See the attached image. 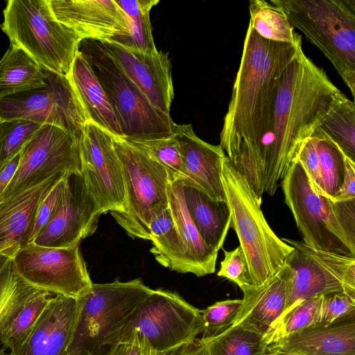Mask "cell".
<instances>
[{
    "mask_svg": "<svg viewBox=\"0 0 355 355\" xmlns=\"http://www.w3.org/2000/svg\"><path fill=\"white\" fill-rule=\"evenodd\" d=\"M300 47L302 42L291 44L265 39L248 24L219 145L250 187L261 141L270 130L283 76Z\"/></svg>",
    "mask_w": 355,
    "mask_h": 355,
    "instance_id": "obj_1",
    "label": "cell"
},
{
    "mask_svg": "<svg viewBox=\"0 0 355 355\" xmlns=\"http://www.w3.org/2000/svg\"><path fill=\"white\" fill-rule=\"evenodd\" d=\"M347 97L300 47L283 76L269 132L263 139L251 189L273 196L303 142Z\"/></svg>",
    "mask_w": 355,
    "mask_h": 355,
    "instance_id": "obj_2",
    "label": "cell"
},
{
    "mask_svg": "<svg viewBox=\"0 0 355 355\" xmlns=\"http://www.w3.org/2000/svg\"><path fill=\"white\" fill-rule=\"evenodd\" d=\"M222 182L231 213V228L245 256L250 283L259 286L287 264L294 248L270 228L261 207L262 199L256 196L227 156L223 164Z\"/></svg>",
    "mask_w": 355,
    "mask_h": 355,
    "instance_id": "obj_3",
    "label": "cell"
},
{
    "mask_svg": "<svg viewBox=\"0 0 355 355\" xmlns=\"http://www.w3.org/2000/svg\"><path fill=\"white\" fill-rule=\"evenodd\" d=\"M330 61L355 97V0H270Z\"/></svg>",
    "mask_w": 355,
    "mask_h": 355,
    "instance_id": "obj_4",
    "label": "cell"
},
{
    "mask_svg": "<svg viewBox=\"0 0 355 355\" xmlns=\"http://www.w3.org/2000/svg\"><path fill=\"white\" fill-rule=\"evenodd\" d=\"M140 279L92 284L82 297L72 340L67 355H106L119 343L130 315L152 292Z\"/></svg>",
    "mask_w": 355,
    "mask_h": 355,
    "instance_id": "obj_5",
    "label": "cell"
},
{
    "mask_svg": "<svg viewBox=\"0 0 355 355\" xmlns=\"http://www.w3.org/2000/svg\"><path fill=\"white\" fill-rule=\"evenodd\" d=\"M78 51L103 88L127 141H148L173 135L169 114L157 110L98 40H83Z\"/></svg>",
    "mask_w": 355,
    "mask_h": 355,
    "instance_id": "obj_6",
    "label": "cell"
},
{
    "mask_svg": "<svg viewBox=\"0 0 355 355\" xmlns=\"http://www.w3.org/2000/svg\"><path fill=\"white\" fill-rule=\"evenodd\" d=\"M1 29L39 64L67 76L81 41L54 17L48 0H9Z\"/></svg>",
    "mask_w": 355,
    "mask_h": 355,
    "instance_id": "obj_7",
    "label": "cell"
},
{
    "mask_svg": "<svg viewBox=\"0 0 355 355\" xmlns=\"http://www.w3.org/2000/svg\"><path fill=\"white\" fill-rule=\"evenodd\" d=\"M125 188L123 212L111 215L132 238L150 241L149 226L168 208L167 170L147 153L121 137L113 136Z\"/></svg>",
    "mask_w": 355,
    "mask_h": 355,
    "instance_id": "obj_8",
    "label": "cell"
},
{
    "mask_svg": "<svg viewBox=\"0 0 355 355\" xmlns=\"http://www.w3.org/2000/svg\"><path fill=\"white\" fill-rule=\"evenodd\" d=\"M303 243L315 249L355 258V243L340 222L341 201L315 191L301 163L294 159L281 181Z\"/></svg>",
    "mask_w": 355,
    "mask_h": 355,
    "instance_id": "obj_9",
    "label": "cell"
},
{
    "mask_svg": "<svg viewBox=\"0 0 355 355\" xmlns=\"http://www.w3.org/2000/svg\"><path fill=\"white\" fill-rule=\"evenodd\" d=\"M202 329L200 310L176 293L157 289L130 315L119 343L124 344L136 334L161 355L193 343Z\"/></svg>",
    "mask_w": 355,
    "mask_h": 355,
    "instance_id": "obj_10",
    "label": "cell"
},
{
    "mask_svg": "<svg viewBox=\"0 0 355 355\" xmlns=\"http://www.w3.org/2000/svg\"><path fill=\"white\" fill-rule=\"evenodd\" d=\"M42 68L44 87L0 97V120L55 125L80 141L88 120L67 76Z\"/></svg>",
    "mask_w": 355,
    "mask_h": 355,
    "instance_id": "obj_11",
    "label": "cell"
},
{
    "mask_svg": "<svg viewBox=\"0 0 355 355\" xmlns=\"http://www.w3.org/2000/svg\"><path fill=\"white\" fill-rule=\"evenodd\" d=\"M281 239L294 248L287 263L291 273L283 314L316 296L336 292L355 294V258L315 249L302 241Z\"/></svg>",
    "mask_w": 355,
    "mask_h": 355,
    "instance_id": "obj_12",
    "label": "cell"
},
{
    "mask_svg": "<svg viewBox=\"0 0 355 355\" xmlns=\"http://www.w3.org/2000/svg\"><path fill=\"white\" fill-rule=\"evenodd\" d=\"M60 173H81L80 141L61 128L44 124L22 148L17 170L0 202Z\"/></svg>",
    "mask_w": 355,
    "mask_h": 355,
    "instance_id": "obj_13",
    "label": "cell"
},
{
    "mask_svg": "<svg viewBox=\"0 0 355 355\" xmlns=\"http://www.w3.org/2000/svg\"><path fill=\"white\" fill-rule=\"evenodd\" d=\"M11 259L21 279L55 295L80 298L93 284L78 245L49 248L32 243Z\"/></svg>",
    "mask_w": 355,
    "mask_h": 355,
    "instance_id": "obj_14",
    "label": "cell"
},
{
    "mask_svg": "<svg viewBox=\"0 0 355 355\" xmlns=\"http://www.w3.org/2000/svg\"><path fill=\"white\" fill-rule=\"evenodd\" d=\"M81 173L103 214L121 213L125 188L113 135L87 121L80 139Z\"/></svg>",
    "mask_w": 355,
    "mask_h": 355,
    "instance_id": "obj_15",
    "label": "cell"
},
{
    "mask_svg": "<svg viewBox=\"0 0 355 355\" xmlns=\"http://www.w3.org/2000/svg\"><path fill=\"white\" fill-rule=\"evenodd\" d=\"M102 214L82 173H67L59 207L33 243L49 248L79 245L83 239L96 231Z\"/></svg>",
    "mask_w": 355,
    "mask_h": 355,
    "instance_id": "obj_16",
    "label": "cell"
},
{
    "mask_svg": "<svg viewBox=\"0 0 355 355\" xmlns=\"http://www.w3.org/2000/svg\"><path fill=\"white\" fill-rule=\"evenodd\" d=\"M57 21L80 40L113 42L130 33L125 12L115 0H48Z\"/></svg>",
    "mask_w": 355,
    "mask_h": 355,
    "instance_id": "obj_17",
    "label": "cell"
},
{
    "mask_svg": "<svg viewBox=\"0 0 355 355\" xmlns=\"http://www.w3.org/2000/svg\"><path fill=\"white\" fill-rule=\"evenodd\" d=\"M100 42L153 107L170 115L174 88L168 53H143L113 42Z\"/></svg>",
    "mask_w": 355,
    "mask_h": 355,
    "instance_id": "obj_18",
    "label": "cell"
},
{
    "mask_svg": "<svg viewBox=\"0 0 355 355\" xmlns=\"http://www.w3.org/2000/svg\"><path fill=\"white\" fill-rule=\"evenodd\" d=\"M81 305V297L53 295L18 355H67Z\"/></svg>",
    "mask_w": 355,
    "mask_h": 355,
    "instance_id": "obj_19",
    "label": "cell"
},
{
    "mask_svg": "<svg viewBox=\"0 0 355 355\" xmlns=\"http://www.w3.org/2000/svg\"><path fill=\"white\" fill-rule=\"evenodd\" d=\"M175 136L185 171L184 179L192 182L210 198L226 201L222 182L223 164L226 155L220 145L200 139L191 124H176Z\"/></svg>",
    "mask_w": 355,
    "mask_h": 355,
    "instance_id": "obj_20",
    "label": "cell"
},
{
    "mask_svg": "<svg viewBox=\"0 0 355 355\" xmlns=\"http://www.w3.org/2000/svg\"><path fill=\"white\" fill-rule=\"evenodd\" d=\"M53 295L18 275L0 309V343L10 355H18L33 327Z\"/></svg>",
    "mask_w": 355,
    "mask_h": 355,
    "instance_id": "obj_21",
    "label": "cell"
},
{
    "mask_svg": "<svg viewBox=\"0 0 355 355\" xmlns=\"http://www.w3.org/2000/svg\"><path fill=\"white\" fill-rule=\"evenodd\" d=\"M67 173H58L44 182L0 202V254L12 258L29 244L41 202Z\"/></svg>",
    "mask_w": 355,
    "mask_h": 355,
    "instance_id": "obj_22",
    "label": "cell"
},
{
    "mask_svg": "<svg viewBox=\"0 0 355 355\" xmlns=\"http://www.w3.org/2000/svg\"><path fill=\"white\" fill-rule=\"evenodd\" d=\"M291 273L286 264L262 285L242 288V303L230 327H241L264 336L284 311Z\"/></svg>",
    "mask_w": 355,
    "mask_h": 355,
    "instance_id": "obj_23",
    "label": "cell"
},
{
    "mask_svg": "<svg viewBox=\"0 0 355 355\" xmlns=\"http://www.w3.org/2000/svg\"><path fill=\"white\" fill-rule=\"evenodd\" d=\"M267 350L295 355H355L354 318L298 331L271 343Z\"/></svg>",
    "mask_w": 355,
    "mask_h": 355,
    "instance_id": "obj_24",
    "label": "cell"
},
{
    "mask_svg": "<svg viewBox=\"0 0 355 355\" xmlns=\"http://www.w3.org/2000/svg\"><path fill=\"white\" fill-rule=\"evenodd\" d=\"M88 121L112 135L123 137L108 98L91 66L78 51L67 76Z\"/></svg>",
    "mask_w": 355,
    "mask_h": 355,
    "instance_id": "obj_25",
    "label": "cell"
},
{
    "mask_svg": "<svg viewBox=\"0 0 355 355\" xmlns=\"http://www.w3.org/2000/svg\"><path fill=\"white\" fill-rule=\"evenodd\" d=\"M185 204L202 239L211 250L223 248L232 217L226 201L210 198L192 182L181 178Z\"/></svg>",
    "mask_w": 355,
    "mask_h": 355,
    "instance_id": "obj_26",
    "label": "cell"
},
{
    "mask_svg": "<svg viewBox=\"0 0 355 355\" xmlns=\"http://www.w3.org/2000/svg\"><path fill=\"white\" fill-rule=\"evenodd\" d=\"M168 205L174 222L183 241L193 274L202 277L213 274L218 252L209 248L202 239L185 204L181 176L169 175Z\"/></svg>",
    "mask_w": 355,
    "mask_h": 355,
    "instance_id": "obj_27",
    "label": "cell"
},
{
    "mask_svg": "<svg viewBox=\"0 0 355 355\" xmlns=\"http://www.w3.org/2000/svg\"><path fill=\"white\" fill-rule=\"evenodd\" d=\"M149 233L150 252L159 263L178 272L193 273L169 207L153 220Z\"/></svg>",
    "mask_w": 355,
    "mask_h": 355,
    "instance_id": "obj_28",
    "label": "cell"
},
{
    "mask_svg": "<svg viewBox=\"0 0 355 355\" xmlns=\"http://www.w3.org/2000/svg\"><path fill=\"white\" fill-rule=\"evenodd\" d=\"M45 85L42 67L22 49L10 44L0 60V97Z\"/></svg>",
    "mask_w": 355,
    "mask_h": 355,
    "instance_id": "obj_29",
    "label": "cell"
},
{
    "mask_svg": "<svg viewBox=\"0 0 355 355\" xmlns=\"http://www.w3.org/2000/svg\"><path fill=\"white\" fill-rule=\"evenodd\" d=\"M127 15L130 24V33L125 37L117 38L113 42L131 50L143 53H154L156 49L150 20V12L159 0H115Z\"/></svg>",
    "mask_w": 355,
    "mask_h": 355,
    "instance_id": "obj_30",
    "label": "cell"
},
{
    "mask_svg": "<svg viewBox=\"0 0 355 355\" xmlns=\"http://www.w3.org/2000/svg\"><path fill=\"white\" fill-rule=\"evenodd\" d=\"M248 7L249 24L261 37L278 42H302V35L294 31L279 6L270 1L251 0Z\"/></svg>",
    "mask_w": 355,
    "mask_h": 355,
    "instance_id": "obj_31",
    "label": "cell"
},
{
    "mask_svg": "<svg viewBox=\"0 0 355 355\" xmlns=\"http://www.w3.org/2000/svg\"><path fill=\"white\" fill-rule=\"evenodd\" d=\"M198 341L206 355H262L268 347L262 335L238 327H230L215 336Z\"/></svg>",
    "mask_w": 355,
    "mask_h": 355,
    "instance_id": "obj_32",
    "label": "cell"
},
{
    "mask_svg": "<svg viewBox=\"0 0 355 355\" xmlns=\"http://www.w3.org/2000/svg\"><path fill=\"white\" fill-rule=\"evenodd\" d=\"M320 128L355 162V103L345 97L322 121Z\"/></svg>",
    "mask_w": 355,
    "mask_h": 355,
    "instance_id": "obj_33",
    "label": "cell"
},
{
    "mask_svg": "<svg viewBox=\"0 0 355 355\" xmlns=\"http://www.w3.org/2000/svg\"><path fill=\"white\" fill-rule=\"evenodd\" d=\"M313 135L316 140L324 191L327 197L333 200L343 182L346 156L320 127L314 131Z\"/></svg>",
    "mask_w": 355,
    "mask_h": 355,
    "instance_id": "obj_34",
    "label": "cell"
},
{
    "mask_svg": "<svg viewBox=\"0 0 355 355\" xmlns=\"http://www.w3.org/2000/svg\"><path fill=\"white\" fill-rule=\"evenodd\" d=\"M322 297L306 300L284 313L263 336L267 345L287 335L313 327Z\"/></svg>",
    "mask_w": 355,
    "mask_h": 355,
    "instance_id": "obj_35",
    "label": "cell"
},
{
    "mask_svg": "<svg viewBox=\"0 0 355 355\" xmlns=\"http://www.w3.org/2000/svg\"><path fill=\"white\" fill-rule=\"evenodd\" d=\"M128 141L144 151L163 166L169 175L185 178L179 145L173 135L159 139Z\"/></svg>",
    "mask_w": 355,
    "mask_h": 355,
    "instance_id": "obj_36",
    "label": "cell"
},
{
    "mask_svg": "<svg viewBox=\"0 0 355 355\" xmlns=\"http://www.w3.org/2000/svg\"><path fill=\"white\" fill-rule=\"evenodd\" d=\"M42 125V124L25 119L3 121L0 170L8 161L21 151Z\"/></svg>",
    "mask_w": 355,
    "mask_h": 355,
    "instance_id": "obj_37",
    "label": "cell"
},
{
    "mask_svg": "<svg viewBox=\"0 0 355 355\" xmlns=\"http://www.w3.org/2000/svg\"><path fill=\"white\" fill-rule=\"evenodd\" d=\"M242 303V300H226L216 302L201 311L202 320V336H215L233 322Z\"/></svg>",
    "mask_w": 355,
    "mask_h": 355,
    "instance_id": "obj_38",
    "label": "cell"
},
{
    "mask_svg": "<svg viewBox=\"0 0 355 355\" xmlns=\"http://www.w3.org/2000/svg\"><path fill=\"white\" fill-rule=\"evenodd\" d=\"M355 294L336 292L323 295L315 326H325L354 318Z\"/></svg>",
    "mask_w": 355,
    "mask_h": 355,
    "instance_id": "obj_39",
    "label": "cell"
},
{
    "mask_svg": "<svg viewBox=\"0 0 355 355\" xmlns=\"http://www.w3.org/2000/svg\"><path fill=\"white\" fill-rule=\"evenodd\" d=\"M224 259L220 261L217 276L225 277L235 283L241 289L252 285L245 256L239 245L227 251L223 248Z\"/></svg>",
    "mask_w": 355,
    "mask_h": 355,
    "instance_id": "obj_40",
    "label": "cell"
},
{
    "mask_svg": "<svg viewBox=\"0 0 355 355\" xmlns=\"http://www.w3.org/2000/svg\"><path fill=\"white\" fill-rule=\"evenodd\" d=\"M295 159H297L306 170L315 191L327 197L320 174L316 140L313 134L303 142Z\"/></svg>",
    "mask_w": 355,
    "mask_h": 355,
    "instance_id": "obj_41",
    "label": "cell"
},
{
    "mask_svg": "<svg viewBox=\"0 0 355 355\" xmlns=\"http://www.w3.org/2000/svg\"><path fill=\"white\" fill-rule=\"evenodd\" d=\"M66 175L53 187L41 202L30 236L29 244L33 243L57 211L64 194Z\"/></svg>",
    "mask_w": 355,
    "mask_h": 355,
    "instance_id": "obj_42",
    "label": "cell"
},
{
    "mask_svg": "<svg viewBox=\"0 0 355 355\" xmlns=\"http://www.w3.org/2000/svg\"><path fill=\"white\" fill-rule=\"evenodd\" d=\"M355 198V162L345 158V173L343 184L334 200H347Z\"/></svg>",
    "mask_w": 355,
    "mask_h": 355,
    "instance_id": "obj_43",
    "label": "cell"
},
{
    "mask_svg": "<svg viewBox=\"0 0 355 355\" xmlns=\"http://www.w3.org/2000/svg\"><path fill=\"white\" fill-rule=\"evenodd\" d=\"M17 277V275L15 270L12 261L10 259L0 268V309L9 296Z\"/></svg>",
    "mask_w": 355,
    "mask_h": 355,
    "instance_id": "obj_44",
    "label": "cell"
},
{
    "mask_svg": "<svg viewBox=\"0 0 355 355\" xmlns=\"http://www.w3.org/2000/svg\"><path fill=\"white\" fill-rule=\"evenodd\" d=\"M21 152L8 161L0 170V196L13 178L20 161Z\"/></svg>",
    "mask_w": 355,
    "mask_h": 355,
    "instance_id": "obj_45",
    "label": "cell"
},
{
    "mask_svg": "<svg viewBox=\"0 0 355 355\" xmlns=\"http://www.w3.org/2000/svg\"><path fill=\"white\" fill-rule=\"evenodd\" d=\"M161 355H206L205 349L197 339L193 343L184 345Z\"/></svg>",
    "mask_w": 355,
    "mask_h": 355,
    "instance_id": "obj_46",
    "label": "cell"
},
{
    "mask_svg": "<svg viewBox=\"0 0 355 355\" xmlns=\"http://www.w3.org/2000/svg\"><path fill=\"white\" fill-rule=\"evenodd\" d=\"M125 345V355H141L139 341L137 335H132Z\"/></svg>",
    "mask_w": 355,
    "mask_h": 355,
    "instance_id": "obj_47",
    "label": "cell"
},
{
    "mask_svg": "<svg viewBox=\"0 0 355 355\" xmlns=\"http://www.w3.org/2000/svg\"><path fill=\"white\" fill-rule=\"evenodd\" d=\"M106 355H125V345L116 344L110 349Z\"/></svg>",
    "mask_w": 355,
    "mask_h": 355,
    "instance_id": "obj_48",
    "label": "cell"
},
{
    "mask_svg": "<svg viewBox=\"0 0 355 355\" xmlns=\"http://www.w3.org/2000/svg\"><path fill=\"white\" fill-rule=\"evenodd\" d=\"M262 355H295L280 350H266Z\"/></svg>",
    "mask_w": 355,
    "mask_h": 355,
    "instance_id": "obj_49",
    "label": "cell"
},
{
    "mask_svg": "<svg viewBox=\"0 0 355 355\" xmlns=\"http://www.w3.org/2000/svg\"><path fill=\"white\" fill-rule=\"evenodd\" d=\"M10 258L0 254V268H1Z\"/></svg>",
    "mask_w": 355,
    "mask_h": 355,
    "instance_id": "obj_50",
    "label": "cell"
},
{
    "mask_svg": "<svg viewBox=\"0 0 355 355\" xmlns=\"http://www.w3.org/2000/svg\"><path fill=\"white\" fill-rule=\"evenodd\" d=\"M3 136V121L0 120V146Z\"/></svg>",
    "mask_w": 355,
    "mask_h": 355,
    "instance_id": "obj_51",
    "label": "cell"
},
{
    "mask_svg": "<svg viewBox=\"0 0 355 355\" xmlns=\"http://www.w3.org/2000/svg\"><path fill=\"white\" fill-rule=\"evenodd\" d=\"M6 350L4 349H0V355H10L9 353H6Z\"/></svg>",
    "mask_w": 355,
    "mask_h": 355,
    "instance_id": "obj_52",
    "label": "cell"
}]
</instances>
